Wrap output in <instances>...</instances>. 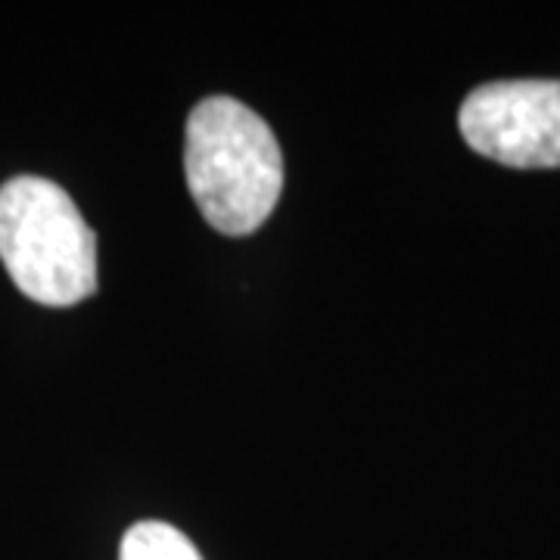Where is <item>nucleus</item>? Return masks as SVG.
<instances>
[{
    "label": "nucleus",
    "instance_id": "nucleus-2",
    "mask_svg": "<svg viewBox=\"0 0 560 560\" xmlns=\"http://www.w3.org/2000/svg\"><path fill=\"white\" fill-rule=\"evenodd\" d=\"M0 261L28 300L66 308L97 290V241L60 184L20 175L0 187Z\"/></svg>",
    "mask_w": 560,
    "mask_h": 560
},
{
    "label": "nucleus",
    "instance_id": "nucleus-1",
    "mask_svg": "<svg viewBox=\"0 0 560 560\" xmlns=\"http://www.w3.org/2000/svg\"><path fill=\"white\" fill-rule=\"evenodd\" d=\"M184 175L202 219L228 237L259 231L283 190V156L259 113L206 97L187 119Z\"/></svg>",
    "mask_w": 560,
    "mask_h": 560
},
{
    "label": "nucleus",
    "instance_id": "nucleus-3",
    "mask_svg": "<svg viewBox=\"0 0 560 560\" xmlns=\"http://www.w3.org/2000/svg\"><path fill=\"white\" fill-rule=\"evenodd\" d=\"M470 150L508 168H560V81L480 84L460 103Z\"/></svg>",
    "mask_w": 560,
    "mask_h": 560
},
{
    "label": "nucleus",
    "instance_id": "nucleus-4",
    "mask_svg": "<svg viewBox=\"0 0 560 560\" xmlns=\"http://www.w3.org/2000/svg\"><path fill=\"white\" fill-rule=\"evenodd\" d=\"M119 560H202L194 541L175 526L160 521H143L131 526L121 539Z\"/></svg>",
    "mask_w": 560,
    "mask_h": 560
}]
</instances>
